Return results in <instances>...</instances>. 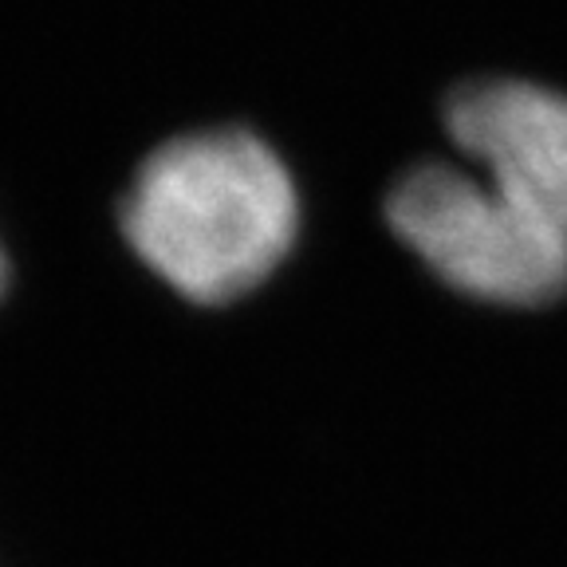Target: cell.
<instances>
[{
    "label": "cell",
    "mask_w": 567,
    "mask_h": 567,
    "mask_svg": "<svg viewBox=\"0 0 567 567\" xmlns=\"http://www.w3.org/2000/svg\"><path fill=\"white\" fill-rule=\"evenodd\" d=\"M0 288H4V260H0Z\"/></svg>",
    "instance_id": "277c9868"
},
{
    "label": "cell",
    "mask_w": 567,
    "mask_h": 567,
    "mask_svg": "<svg viewBox=\"0 0 567 567\" xmlns=\"http://www.w3.org/2000/svg\"><path fill=\"white\" fill-rule=\"evenodd\" d=\"M386 221L437 280L473 300L540 308L567 292V237L450 162L402 174L386 197Z\"/></svg>",
    "instance_id": "7a4b0ae2"
},
{
    "label": "cell",
    "mask_w": 567,
    "mask_h": 567,
    "mask_svg": "<svg viewBox=\"0 0 567 567\" xmlns=\"http://www.w3.org/2000/svg\"><path fill=\"white\" fill-rule=\"evenodd\" d=\"M292 177L252 131H197L142 162L123 233L162 280L197 303L252 292L292 248Z\"/></svg>",
    "instance_id": "6da1fadb"
},
{
    "label": "cell",
    "mask_w": 567,
    "mask_h": 567,
    "mask_svg": "<svg viewBox=\"0 0 567 567\" xmlns=\"http://www.w3.org/2000/svg\"><path fill=\"white\" fill-rule=\"evenodd\" d=\"M445 131L493 194L567 237V95L532 80H473L445 99Z\"/></svg>",
    "instance_id": "3957f363"
}]
</instances>
